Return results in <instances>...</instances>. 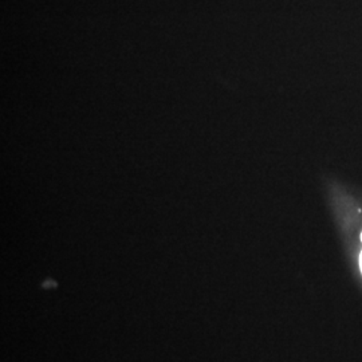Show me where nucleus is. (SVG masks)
Returning <instances> with one entry per match:
<instances>
[{
	"label": "nucleus",
	"instance_id": "obj_1",
	"mask_svg": "<svg viewBox=\"0 0 362 362\" xmlns=\"http://www.w3.org/2000/svg\"><path fill=\"white\" fill-rule=\"evenodd\" d=\"M360 264H361V272H362V252H361V257H360Z\"/></svg>",
	"mask_w": 362,
	"mask_h": 362
},
{
	"label": "nucleus",
	"instance_id": "obj_2",
	"mask_svg": "<svg viewBox=\"0 0 362 362\" xmlns=\"http://www.w3.org/2000/svg\"><path fill=\"white\" fill-rule=\"evenodd\" d=\"M361 242H362V233H361Z\"/></svg>",
	"mask_w": 362,
	"mask_h": 362
}]
</instances>
